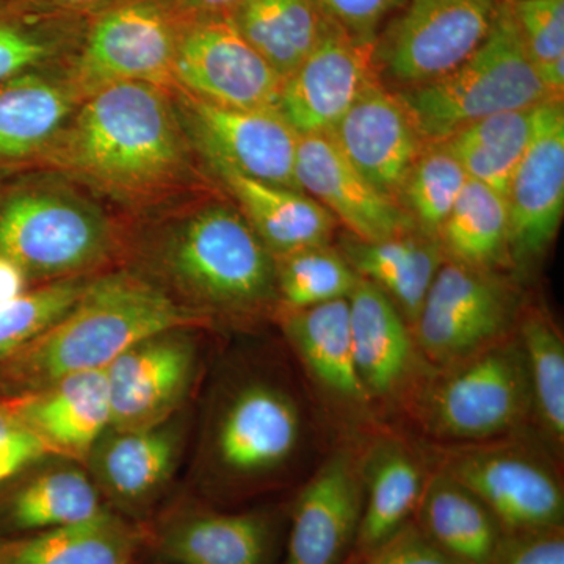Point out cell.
I'll return each instance as SVG.
<instances>
[{"label": "cell", "mask_w": 564, "mask_h": 564, "mask_svg": "<svg viewBox=\"0 0 564 564\" xmlns=\"http://www.w3.org/2000/svg\"><path fill=\"white\" fill-rule=\"evenodd\" d=\"M36 161L118 198H147L181 181L187 143L165 90L122 82L93 93Z\"/></svg>", "instance_id": "cell-1"}, {"label": "cell", "mask_w": 564, "mask_h": 564, "mask_svg": "<svg viewBox=\"0 0 564 564\" xmlns=\"http://www.w3.org/2000/svg\"><path fill=\"white\" fill-rule=\"evenodd\" d=\"M203 321L165 289L118 272L88 281L79 300L31 344L11 355L24 393L74 373L106 370L132 345Z\"/></svg>", "instance_id": "cell-2"}, {"label": "cell", "mask_w": 564, "mask_h": 564, "mask_svg": "<svg viewBox=\"0 0 564 564\" xmlns=\"http://www.w3.org/2000/svg\"><path fill=\"white\" fill-rule=\"evenodd\" d=\"M158 261L170 284L204 310L250 315L278 302L273 254L231 207H204L185 218Z\"/></svg>", "instance_id": "cell-3"}, {"label": "cell", "mask_w": 564, "mask_h": 564, "mask_svg": "<svg viewBox=\"0 0 564 564\" xmlns=\"http://www.w3.org/2000/svg\"><path fill=\"white\" fill-rule=\"evenodd\" d=\"M406 413L426 436L451 447L521 434L532 422V392L516 333L463 361L434 369Z\"/></svg>", "instance_id": "cell-4"}, {"label": "cell", "mask_w": 564, "mask_h": 564, "mask_svg": "<svg viewBox=\"0 0 564 564\" xmlns=\"http://www.w3.org/2000/svg\"><path fill=\"white\" fill-rule=\"evenodd\" d=\"M425 144L443 143L466 126L555 98L538 76L510 2H500L491 31L463 65L441 79L395 93Z\"/></svg>", "instance_id": "cell-5"}, {"label": "cell", "mask_w": 564, "mask_h": 564, "mask_svg": "<svg viewBox=\"0 0 564 564\" xmlns=\"http://www.w3.org/2000/svg\"><path fill=\"white\" fill-rule=\"evenodd\" d=\"M115 234L95 203L54 184H29L0 199V254L36 278H77L109 258Z\"/></svg>", "instance_id": "cell-6"}, {"label": "cell", "mask_w": 564, "mask_h": 564, "mask_svg": "<svg viewBox=\"0 0 564 564\" xmlns=\"http://www.w3.org/2000/svg\"><path fill=\"white\" fill-rule=\"evenodd\" d=\"M180 25L165 0L111 3L87 18L66 82L79 99L122 82L172 87Z\"/></svg>", "instance_id": "cell-7"}, {"label": "cell", "mask_w": 564, "mask_h": 564, "mask_svg": "<svg viewBox=\"0 0 564 564\" xmlns=\"http://www.w3.org/2000/svg\"><path fill=\"white\" fill-rule=\"evenodd\" d=\"M519 317L507 278L445 259L411 329L426 362L443 369L513 336Z\"/></svg>", "instance_id": "cell-8"}, {"label": "cell", "mask_w": 564, "mask_h": 564, "mask_svg": "<svg viewBox=\"0 0 564 564\" xmlns=\"http://www.w3.org/2000/svg\"><path fill=\"white\" fill-rule=\"evenodd\" d=\"M299 400L274 381L250 378L225 397L210 432V462L223 485L242 491L284 473L302 452Z\"/></svg>", "instance_id": "cell-9"}, {"label": "cell", "mask_w": 564, "mask_h": 564, "mask_svg": "<svg viewBox=\"0 0 564 564\" xmlns=\"http://www.w3.org/2000/svg\"><path fill=\"white\" fill-rule=\"evenodd\" d=\"M516 437L445 452L436 469L469 489L505 533L564 527V488L551 456Z\"/></svg>", "instance_id": "cell-10"}, {"label": "cell", "mask_w": 564, "mask_h": 564, "mask_svg": "<svg viewBox=\"0 0 564 564\" xmlns=\"http://www.w3.org/2000/svg\"><path fill=\"white\" fill-rule=\"evenodd\" d=\"M499 0H406L375 44L378 76L403 88L463 65L491 31Z\"/></svg>", "instance_id": "cell-11"}, {"label": "cell", "mask_w": 564, "mask_h": 564, "mask_svg": "<svg viewBox=\"0 0 564 564\" xmlns=\"http://www.w3.org/2000/svg\"><path fill=\"white\" fill-rule=\"evenodd\" d=\"M176 87L234 109H278L282 77L243 39L231 17L181 22Z\"/></svg>", "instance_id": "cell-12"}, {"label": "cell", "mask_w": 564, "mask_h": 564, "mask_svg": "<svg viewBox=\"0 0 564 564\" xmlns=\"http://www.w3.org/2000/svg\"><path fill=\"white\" fill-rule=\"evenodd\" d=\"M285 527L265 508H185L144 527L143 551L163 564H281Z\"/></svg>", "instance_id": "cell-13"}, {"label": "cell", "mask_w": 564, "mask_h": 564, "mask_svg": "<svg viewBox=\"0 0 564 564\" xmlns=\"http://www.w3.org/2000/svg\"><path fill=\"white\" fill-rule=\"evenodd\" d=\"M361 451L336 448L296 494L281 564H348L361 524Z\"/></svg>", "instance_id": "cell-14"}, {"label": "cell", "mask_w": 564, "mask_h": 564, "mask_svg": "<svg viewBox=\"0 0 564 564\" xmlns=\"http://www.w3.org/2000/svg\"><path fill=\"white\" fill-rule=\"evenodd\" d=\"M508 259L532 272L555 242L564 214L563 99L543 104L536 132L516 166L507 195Z\"/></svg>", "instance_id": "cell-15"}, {"label": "cell", "mask_w": 564, "mask_h": 564, "mask_svg": "<svg viewBox=\"0 0 564 564\" xmlns=\"http://www.w3.org/2000/svg\"><path fill=\"white\" fill-rule=\"evenodd\" d=\"M184 443L180 414L151 429H109L93 447L85 469L110 510L147 527L172 484Z\"/></svg>", "instance_id": "cell-16"}, {"label": "cell", "mask_w": 564, "mask_h": 564, "mask_svg": "<svg viewBox=\"0 0 564 564\" xmlns=\"http://www.w3.org/2000/svg\"><path fill=\"white\" fill-rule=\"evenodd\" d=\"M198 369V345L187 328L140 340L106 369L113 430H143L181 413Z\"/></svg>", "instance_id": "cell-17"}, {"label": "cell", "mask_w": 564, "mask_h": 564, "mask_svg": "<svg viewBox=\"0 0 564 564\" xmlns=\"http://www.w3.org/2000/svg\"><path fill=\"white\" fill-rule=\"evenodd\" d=\"M348 306L356 370L375 413L406 411L434 370L413 329L391 300L362 278L348 296Z\"/></svg>", "instance_id": "cell-18"}, {"label": "cell", "mask_w": 564, "mask_h": 564, "mask_svg": "<svg viewBox=\"0 0 564 564\" xmlns=\"http://www.w3.org/2000/svg\"><path fill=\"white\" fill-rule=\"evenodd\" d=\"M375 46L326 20L317 44L282 82L278 110L300 135H326L378 76Z\"/></svg>", "instance_id": "cell-19"}, {"label": "cell", "mask_w": 564, "mask_h": 564, "mask_svg": "<svg viewBox=\"0 0 564 564\" xmlns=\"http://www.w3.org/2000/svg\"><path fill=\"white\" fill-rule=\"evenodd\" d=\"M181 99L198 150L254 180L300 191L295 172L300 133L280 110L217 106L184 90Z\"/></svg>", "instance_id": "cell-20"}, {"label": "cell", "mask_w": 564, "mask_h": 564, "mask_svg": "<svg viewBox=\"0 0 564 564\" xmlns=\"http://www.w3.org/2000/svg\"><path fill=\"white\" fill-rule=\"evenodd\" d=\"M281 326L325 406L347 425H372L378 415L356 370L348 299L284 313Z\"/></svg>", "instance_id": "cell-21"}, {"label": "cell", "mask_w": 564, "mask_h": 564, "mask_svg": "<svg viewBox=\"0 0 564 564\" xmlns=\"http://www.w3.org/2000/svg\"><path fill=\"white\" fill-rule=\"evenodd\" d=\"M326 135L370 184L395 202L425 147L403 104L380 77L367 84Z\"/></svg>", "instance_id": "cell-22"}, {"label": "cell", "mask_w": 564, "mask_h": 564, "mask_svg": "<svg viewBox=\"0 0 564 564\" xmlns=\"http://www.w3.org/2000/svg\"><path fill=\"white\" fill-rule=\"evenodd\" d=\"M295 172L300 191L356 239L377 242L415 231L400 204L370 184L328 135H300Z\"/></svg>", "instance_id": "cell-23"}, {"label": "cell", "mask_w": 564, "mask_h": 564, "mask_svg": "<svg viewBox=\"0 0 564 564\" xmlns=\"http://www.w3.org/2000/svg\"><path fill=\"white\" fill-rule=\"evenodd\" d=\"M9 408L54 458L85 466L99 437L110 429L106 370L69 375L22 393Z\"/></svg>", "instance_id": "cell-24"}, {"label": "cell", "mask_w": 564, "mask_h": 564, "mask_svg": "<svg viewBox=\"0 0 564 564\" xmlns=\"http://www.w3.org/2000/svg\"><path fill=\"white\" fill-rule=\"evenodd\" d=\"M429 474L421 456L399 437L381 434L361 451V524L348 564L372 555L414 521Z\"/></svg>", "instance_id": "cell-25"}, {"label": "cell", "mask_w": 564, "mask_h": 564, "mask_svg": "<svg viewBox=\"0 0 564 564\" xmlns=\"http://www.w3.org/2000/svg\"><path fill=\"white\" fill-rule=\"evenodd\" d=\"M203 154L273 258L332 242L336 218L306 193L254 180L209 152Z\"/></svg>", "instance_id": "cell-26"}, {"label": "cell", "mask_w": 564, "mask_h": 564, "mask_svg": "<svg viewBox=\"0 0 564 564\" xmlns=\"http://www.w3.org/2000/svg\"><path fill=\"white\" fill-rule=\"evenodd\" d=\"M144 538V527L106 507L73 524L0 538V564H135Z\"/></svg>", "instance_id": "cell-27"}, {"label": "cell", "mask_w": 564, "mask_h": 564, "mask_svg": "<svg viewBox=\"0 0 564 564\" xmlns=\"http://www.w3.org/2000/svg\"><path fill=\"white\" fill-rule=\"evenodd\" d=\"M106 507L85 466L63 459L0 492V538L73 524Z\"/></svg>", "instance_id": "cell-28"}, {"label": "cell", "mask_w": 564, "mask_h": 564, "mask_svg": "<svg viewBox=\"0 0 564 564\" xmlns=\"http://www.w3.org/2000/svg\"><path fill=\"white\" fill-rule=\"evenodd\" d=\"M339 251L359 278L391 300L410 326L445 262L440 240L417 231L377 242L347 237Z\"/></svg>", "instance_id": "cell-29"}, {"label": "cell", "mask_w": 564, "mask_h": 564, "mask_svg": "<svg viewBox=\"0 0 564 564\" xmlns=\"http://www.w3.org/2000/svg\"><path fill=\"white\" fill-rule=\"evenodd\" d=\"M77 99L68 82L41 69L0 82V162L36 161L73 117Z\"/></svg>", "instance_id": "cell-30"}, {"label": "cell", "mask_w": 564, "mask_h": 564, "mask_svg": "<svg viewBox=\"0 0 564 564\" xmlns=\"http://www.w3.org/2000/svg\"><path fill=\"white\" fill-rule=\"evenodd\" d=\"M414 522L459 563L496 564L502 525L477 496L440 469L426 478Z\"/></svg>", "instance_id": "cell-31"}, {"label": "cell", "mask_w": 564, "mask_h": 564, "mask_svg": "<svg viewBox=\"0 0 564 564\" xmlns=\"http://www.w3.org/2000/svg\"><path fill=\"white\" fill-rule=\"evenodd\" d=\"M543 104L491 115L466 126L443 143L462 163L469 180L505 198L516 166L532 143Z\"/></svg>", "instance_id": "cell-32"}, {"label": "cell", "mask_w": 564, "mask_h": 564, "mask_svg": "<svg viewBox=\"0 0 564 564\" xmlns=\"http://www.w3.org/2000/svg\"><path fill=\"white\" fill-rule=\"evenodd\" d=\"M231 18L282 79L302 65L325 24L315 0H243Z\"/></svg>", "instance_id": "cell-33"}, {"label": "cell", "mask_w": 564, "mask_h": 564, "mask_svg": "<svg viewBox=\"0 0 564 564\" xmlns=\"http://www.w3.org/2000/svg\"><path fill=\"white\" fill-rule=\"evenodd\" d=\"M516 337L524 352L532 422L555 456L564 447V339L543 310L522 311Z\"/></svg>", "instance_id": "cell-34"}, {"label": "cell", "mask_w": 564, "mask_h": 564, "mask_svg": "<svg viewBox=\"0 0 564 564\" xmlns=\"http://www.w3.org/2000/svg\"><path fill=\"white\" fill-rule=\"evenodd\" d=\"M447 261L497 270L508 259V209L502 195L467 180L440 234Z\"/></svg>", "instance_id": "cell-35"}, {"label": "cell", "mask_w": 564, "mask_h": 564, "mask_svg": "<svg viewBox=\"0 0 564 564\" xmlns=\"http://www.w3.org/2000/svg\"><path fill=\"white\" fill-rule=\"evenodd\" d=\"M88 17H35L0 3V82L73 54Z\"/></svg>", "instance_id": "cell-36"}, {"label": "cell", "mask_w": 564, "mask_h": 564, "mask_svg": "<svg viewBox=\"0 0 564 564\" xmlns=\"http://www.w3.org/2000/svg\"><path fill=\"white\" fill-rule=\"evenodd\" d=\"M467 180L462 163L444 143H429L408 173L397 203L415 231L440 240L441 229Z\"/></svg>", "instance_id": "cell-37"}, {"label": "cell", "mask_w": 564, "mask_h": 564, "mask_svg": "<svg viewBox=\"0 0 564 564\" xmlns=\"http://www.w3.org/2000/svg\"><path fill=\"white\" fill-rule=\"evenodd\" d=\"M274 272L278 303L284 313L348 299L359 278L343 252L329 245L274 258Z\"/></svg>", "instance_id": "cell-38"}, {"label": "cell", "mask_w": 564, "mask_h": 564, "mask_svg": "<svg viewBox=\"0 0 564 564\" xmlns=\"http://www.w3.org/2000/svg\"><path fill=\"white\" fill-rule=\"evenodd\" d=\"M85 278H66L0 304V359L10 358L68 313L87 288Z\"/></svg>", "instance_id": "cell-39"}, {"label": "cell", "mask_w": 564, "mask_h": 564, "mask_svg": "<svg viewBox=\"0 0 564 564\" xmlns=\"http://www.w3.org/2000/svg\"><path fill=\"white\" fill-rule=\"evenodd\" d=\"M510 3L538 76L555 98L563 99L564 0H514Z\"/></svg>", "instance_id": "cell-40"}, {"label": "cell", "mask_w": 564, "mask_h": 564, "mask_svg": "<svg viewBox=\"0 0 564 564\" xmlns=\"http://www.w3.org/2000/svg\"><path fill=\"white\" fill-rule=\"evenodd\" d=\"M326 20L339 25L358 43L375 46L383 24L406 0H315Z\"/></svg>", "instance_id": "cell-41"}, {"label": "cell", "mask_w": 564, "mask_h": 564, "mask_svg": "<svg viewBox=\"0 0 564 564\" xmlns=\"http://www.w3.org/2000/svg\"><path fill=\"white\" fill-rule=\"evenodd\" d=\"M50 456L35 433L9 406H0V492Z\"/></svg>", "instance_id": "cell-42"}, {"label": "cell", "mask_w": 564, "mask_h": 564, "mask_svg": "<svg viewBox=\"0 0 564 564\" xmlns=\"http://www.w3.org/2000/svg\"><path fill=\"white\" fill-rule=\"evenodd\" d=\"M496 564H564V527L505 533Z\"/></svg>", "instance_id": "cell-43"}, {"label": "cell", "mask_w": 564, "mask_h": 564, "mask_svg": "<svg viewBox=\"0 0 564 564\" xmlns=\"http://www.w3.org/2000/svg\"><path fill=\"white\" fill-rule=\"evenodd\" d=\"M355 564H463L445 554L411 522L383 547Z\"/></svg>", "instance_id": "cell-44"}, {"label": "cell", "mask_w": 564, "mask_h": 564, "mask_svg": "<svg viewBox=\"0 0 564 564\" xmlns=\"http://www.w3.org/2000/svg\"><path fill=\"white\" fill-rule=\"evenodd\" d=\"M120 0H0L6 9L35 17H90Z\"/></svg>", "instance_id": "cell-45"}, {"label": "cell", "mask_w": 564, "mask_h": 564, "mask_svg": "<svg viewBox=\"0 0 564 564\" xmlns=\"http://www.w3.org/2000/svg\"><path fill=\"white\" fill-rule=\"evenodd\" d=\"M180 22L212 17H231L243 0H165Z\"/></svg>", "instance_id": "cell-46"}, {"label": "cell", "mask_w": 564, "mask_h": 564, "mask_svg": "<svg viewBox=\"0 0 564 564\" xmlns=\"http://www.w3.org/2000/svg\"><path fill=\"white\" fill-rule=\"evenodd\" d=\"M499 2H513V0H499Z\"/></svg>", "instance_id": "cell-47"}, {"label": "cell", "mask_w": 564, "mask_h": 564, "mask_svg": "<svg viewBox=\"0 0 564 564\" xmlns=\"http://www.w3.org/2000/svg\"><path fill=\"white\" fill-rule=\"evenodd\" d=\"M155 564H163V563H155Z\"/></svg>", "instance_id": "cell-48"}, {"label": "cell", "mask_w": 564, "mask_h": 564, "mask_svg": "<svg viewBox=\"0 0 564 564\" xmlns=\"http://www.w3.org/2000/svg\"><path fill=\"white\" fill-rule=\"evenodd\" d=\"M513 2H514V0H513Z\"/></svg>", "instance_id": "cell-49"}]
</instances>
